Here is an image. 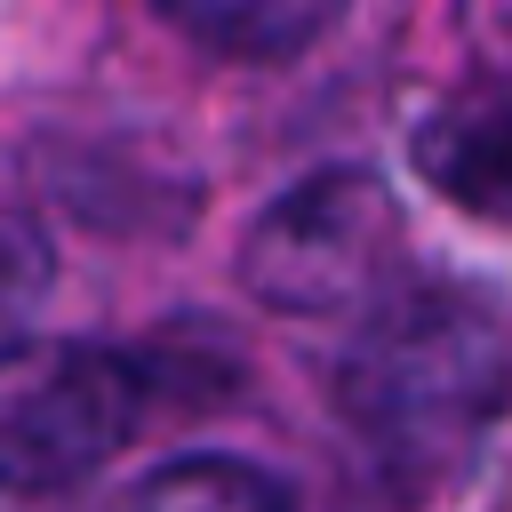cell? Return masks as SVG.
<instances>
[{
	"label": "cell",
	"mask_w": 512,
	"mask_h": 512,
	"mask_svg": "<svg viewBox=\"0 0 512 512\" xmlns=\"http://www.w3.org/2000/svg\"><path fill=\"white\" fill-rule=\"evenodd\" d=\"M512 400V344L504 320L464 288H400L368 312L336 368V408L352 440L400 480L456 472L480 432Z\"/></svg>",
	"instance_id": "obj_1"
},
{
	"label": "cell",
	"mask_w": 512,
	"mask_h": 512,
	"mask_svg": "<svg viewBox=\"0 0 512 512\" xmlns=\"http://www.w3.org/2000/svg\"><path fill=\"white\" fill-rule=\"evenodd\" d=\"M400 256V200L376 168H320L288 184L240 240V288L272 312L320 320L384 288Z\"/></svg>",
	"instance_id": "obj_2"
},
{
	"label": "cell",
	"mask_w": 512,
	"mask_h": 512,
	"mask_svg": "<svg viewBox=\"0 0 512 512\" xmlns=\"http://www.w3.org/2000/svg\"><path fill=\"white\" fill-rule=\"evenodd\" d=\"M144 384L104 344H0V488L48 496L88 480L136 432Z\"/></svg>",
	"instance_id": "obj_3"
},
{
	"label": "cell",
	"mask_w": 512,
	"mask_h": 512,
	"mask_svg": "<svg viewBox=\"0 0 512 512\" xmlns=\"http://www.w3.org/2000/svg\"><path fill=\"white\" fill-rule=\"evenodd\" d=\"M416 168L424 184L488 224H512V96H464L440 104L416 128Z\"/></svg>",
	"instance_id": "obj_4"
},
{
	"label": "cell",
	"mask_w": 512,
	"mask_h": 512,
	"mask_svg": "<svg viewBox=\"0 0 512 512\" xmlns=\"http://www.w3.org/2000/svg\"><path fill=\"white\" fill-rule=\"evenodd\" d=\"M184 40L216 48V56H296L328 32L336 0H152Z\"/></svg>",
	"instance_id": "obj_5"
},
{
	"label": "cell",
	"mask_w": 512,
	"mask_h": 512,
	"mask_svg": "<svg viewBox=\"0 0 512 512\" xmlns=\"http://www.w3.org/2000/svg\"><path fill=\"white\" fill-rule=\"evenodd\" d=\"M112 512H288V496L240 456H176L136 480Z\"/></svg>",
	"instance_id": "obj_6"
},
{
	"label": "cell",
	"mask_w": 512,
	"mask_h": 512,
	"mask_svg": "<svg viewBox=\"0 0 512 512\" xmlns=\"http://www.w3.org/2000/svg\"><path fill=\"white\" fill-rule=\"evenodd\" d=\"M40 288H48V240L24 216H0V328L16 312H32Z\"/></svg>",
	"instance_id": "obj_7"
}]
</instances>
